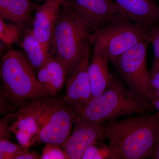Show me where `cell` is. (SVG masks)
I'll list each match as a JSON object with an SVG mask.
<instances>
[{"label": "cell", "mask_w": 159, "mask_h": 159, "mask_svg": "<svg viewBox=\"0 0 159 159\" xmlns=\"http://www.w3.org/2000/svg\"><path fill=\"white\" fill-rule=\"evenodd\" d=\"M104 129L115 159L147 158L159 138V111L106 122Z\"/></svg>", "instance_id": "obj_1"}, {"label": "cell", "mask_w": 159, "mask_h": 159, "mask_svg": "<svg viewBox=\"0 0 159 159\" xmlns=\"http://www.w3.org/2000/svg\"><path fill=\"white\" fill-rule=\"evenodd\" d=\"M78 116L87 121L106 122L133 115L150 114L154 107L133 95L115 75L103 92L88 103L74 106Z\"/></svg>", "instance_id": "obj_2"}, {"label": "cell", "mask_w": 159, "mask_h": 159, "mask_svg": "<svg viewBox=\"0 0 159 159\" xmlns=\"http://www.w3.org/2000/svg\"><path fill=\"white\" fill-rule=\"evenodd\" d=\"M93 32L66 0L54 29L52 47L54 57L63 66L67 77L75 71L91 50Z\"/></svg>", "instance_id": "obj_3"}, {"label": "cell", "mask_w": 159, "mask_h": 159, "mask_svg": "<svg viewBox=\"0 0 159 159\" xmlns=\"http://www.w3.org/2000/svg\"><path fill=\"white\" fill-rule=\"evenodd\" d=\"M35 73L21 51L11 50L3 57L0 77L8 99L16 108H22L35 99L50 97Z\"/></svg>", "instance_id": "obj_4"}, {"label": "cell", "mask_w": 159, "mask_h": 159, "mask_svg": "<svg viewBox=\"0 0 159 159\" xmlns=\"http://www.w3.org/2000/svg\"><path fill=\"white\" fill-rule=\"evenodd\" d=\"M36 100L41 125L37 143L56 144L62 148L78 115L76 109L66 104L63 97H42Z\"/></svg>", "instance_id": "obj_5"}, {"label": "cell", "mask_w": 159, "mask_h": 159, "mask_svg": "<svg viewBox=\"0 0 159 159\" xmlns=\"http://www.w3.org/2000/svg\"><path fill=\"white\" fill-rule=\"evenodd\" d=\"M147 29L119 14L105 27L93 32L91 44L102 51L113 63L125 52L148 38Z\"/></svg>", "instance_id": "obj_6"}, {"label": "cell", "mask_w": 159, "mask_h": 159, "mask_svg": "<svg viewBox=\"0 0 159 159\" xmlns=\"http://www.w3.org/2000/svg\"><path fill=\"white\" fill-rule=\"evenodd\" d=\"M149 44L148 38L144 39L112 63L129 90L136 97L148 102L152 94L150 71L147 65Z\"/></svg>", "instance_id": "obj_7"}, {"label": "cell", "mask_w": 159, "mask_h": 159, "mask_svg": "<svg viewBox=\"0 0 159 159\" xmlns=\"http://www.w3.org/2000/svg\"><path fill=\"white\" fill-rule=\"evenodd\" d=\"M105 123L89 122L77 115L72 132L62 148L70 159H81L89 146L105 140Z\"/></svg>", "instance_id": "obj_8"}, {"label": "cell", "mask_w": 159, "mask_h": 159, "mask_svg": "<svg viewBox=\"0 0 159 159\" xmlns=\"http://www.w3.org/2000/svg\"><path fill=\"white\" fill-rule=\"evenodd\" d=\"M8 116L9 129L19 144L29 148L37 143L41 125L36 99Z\"/></svg>", "instance_id": "obj_9"}, {"label": "cell", "mask_w": 159, "mask_h": 159, "mask_svg": "<svg viewBox=\"0 0 159 159\" xmlns=\"http://www.w3.org/2000/svg\"><path fill=\"white\" fill-rule=\"evenodd\" d=\"M93 32L102 29L119 15L114 0H66Z\"/></svg>", "instance_id": "obj_10"}, {"label": "cell", "mask_w": 159, "mask_h": 159, "mask_svg": "<svg viewBox=\"0 0 159 159\" xmlns=\"http://www.w3.org/2000/svg\"><path fill=\"white\" fill-rule=\"evenodd\" d=\"M66 0H46L35 11L32 33L46 51L52 45L53 34L61 8Z\"/></svg>", "instance_id": "obj_11"}, {"label": "cell", "mask_w": 159, "mask_h": 159, "mask_svg": "<svg viewBox=\"0 0 159 159\" xmlns=\"http://www.w3.org/2000/svg\"><path fill=\"white\" fill-rule=\"evenodd\" d=\"M90 51H88L77 69L67 77L66 90L63 101L67 105H82L93 99L88 74Z\"/></svg>", "instance_id": "obj_12"}, {"label": "cell", "mask_w": 159, "mask_h": 159, "mask_svg": "<svg viewBox=\"0 0 159 159\" xmlns=\"http://www.w3.org/2000/svg\"><path fill=\"white\" fill-rule=\"evenodd\" d=\"M119 14L135 24L148 28L159 25V5L155 0H114Z\"/></svg>", "instance_id": "obj_13"}, {"label": "cell", "mask_w": 159, "mask_h": 159, "mask_svg": "<svg viewBox=\"0 0 159 159\" xmlns=\"http://www.w3.org/2000/svg\"><path fill=\"white\" fill-rule=\"evenodd\" d=\"M40 5L31 0H0V17L14 24L21 31L33 25L34 10Z\"/></svg>", "instance_id": "obj_14"}, {"label": "cell", "mask_w": 159, "mask_h": 159, "mask_svg": "<svg viewBox=\"0 0 159 159\" xmlns=\"http://www.w3.org/2000/svg\"><path fill=\"white\" fill-rule=\"evenodd\" d=\"M36 74L39 80L49 97H57L67 79L66 72L63 66L51 54Z\"/></svg>", "instance_id": "obj_15"}, {"label": "cell", "mask_w": 159, "mask_h": 159, "mask_svg": "<svg viewBox=\"0 0 159 159\" xmlns=\"http://www.w3.org/2000/svg\"><path fill=\"white\" fill-rule=\"evenodd\" d=\"M109 61L102 51L93 48V58L88 68L93 98L102 93L110 82L113 74L109 69Z\"/></svg>", "instance_id": "obj_16"}, {"label": "cell", "mask_w": 159, "mask_h": 159, "mask_svg": "<svg viewBox=\"0 0 159 159\" xmlns=\"http://www.w3.org/2000/svg\"><path fill=\"white\" fill-rule=\"evenodd\" d=\"M22 47L26 57L36 72L44 65L51 54L34 37L31 30L27 32L24 38Z\"/></svg>", "instance_id": "obj_17"}, {"label": "cell", "mask_w": 159, "mask_h": 159, "mask_svg": "<svg viewBox=\"0 0 159 159\" xmlns=\"http://www.w3.org/2000/svg\"><path fill=\"white\" fill-rule=\"evenodd\" d=\"M82 159H115L113 151L109 145L97 142L87 148Z\"/></svg>", "instance_id": "obj_18"}, {"label": "cell", "mask_w": 159, "mask_h": 159, "mask_svg": "<svg viewBox=\"0 0 159 159\" xmlns=\"http://www.w3.org/2000/svg\"><path fill=\"white\" fill-rule=\"evenodd\" d=\"M29 148L19 143H12L9 139H0V159H16Z\"/></svg>", "instance_id": "obj_19"}, {"label": "cell", "mask_w": 159, "mask_h": 159, "mask_svg": "<svg viewBox=\"0 0 159 159\" xmlns=\"http://www.w3.org/2000/svg\"><path fill=\"white\" fill-rule=\"evenodd\" d=\"M20 30L12 23H7L0 17V39L7 45H11L18 39Z\"/></svg>", "instance_id": "obj_20"}, {"label": "cell", "mask_w": 159, "mask_h": 159, "mask_svg": "<svg viewBox=\"0 0 159 159\" xmlns=\"http://www.w3.org/2000/svg\"><path fill=\"white\" fill-rule=\"evenodd\" d=\"M147 38L153 48L154 59L149 71L159 68V25L150 26L147 29Z\"/></svg>", "instance_id": "obj_21"}, {"label": "cell", "mask_w": 159, "mask_h": 159, "mask_svg": "<svg viewBox=\"0 0 159 159\" xmlns=\"http://www.w3.org/2000/svg\"><path fill=\"white\" fill-rule=\"evenodd\" d=\"M54 144H46L42 148L41 159H70L65 149Z\"/></svg>", "instance_id": "obj_22"}, {"label": "cell", "mask_w": 159, "mask_h": 159, "mask_svg": "<svg viewBox=\"0 0 159 159\" xmlns=\"http://www.w3.org/2000/svg\"><path fill=\"white\" fill-rule=\"evenodd\" d=\"M19 109L16 108L11 104L8 99L6 91L3 86L0 89V112L4 117L14 113Z\"/></svg>", "instance_id": "obj_23"}, {"label": "cell", "mask_w": 159, "mask_h": 159, "mask_svg": "<svg viewBox=\"0 0 159 159\" xmlns=\"http://www.w3.org/2000/svg\"><path fill=\"white\" fill-rule=\"evenodd\" d=\"M11 132L9 129V118L8 116L1 119L0 122V139H11Z\"/></svg>", "instance_id": "obj_24"}, {"label": "cell", "mask_w": 159, "mask_h": 159, "mask_svg": "<svg viewBox=\"0 0 159 159\" xmlns=\"http://www.w3.org/2000/svg\"><path fill=\"white\" fill-rule=\"evenodd\" d=\"M150 83L153 92H159V68L150 71Z\"/></svg>", "instance_id": "obj_25"}, {"label": "cell", "mask_w": 159, "mask_h": 159, "mask_svg": "<svg viewBox=\"0 0 159 159\" xmlns=\"http://www.w3.org/2000/svg\"><path fill=\"white\" fill-rule=\"evenodd\" d=\"M41 155L34 151L28 150L17 157L16 159H39Z\"/></svg>", "instance_id": "obj_26"}, {"label": "cell", "mask_w": 159, "mask_h": 159, "mask_svg": "<svg viewBox=\"0 0 159 159\" xmlns=\"http://www.w3.org/2000/svg\"><path fill=\"white\" fill-rule=\"evenodd\" d=\"M147 158L159 159V138L148 155Z\"/></svg>", "instance_id": "obj_27"}, {"label": "cell", "mask_w": 159, "mask_h": 159, "mask_svg": "<svg viewBox=\"0 0 159 159\" xmlns=\"http://www.w3.org/2000/svg\"><path fill=\"white\" fill-rule=\"evenodd\" d=\"M150 102L154 108L159 111V92H152Z\"/></svg>", "instance_id": "obj_28"}, {"label": "cell", "mask_w": 159, "mask_h": 159, "mask_svg": "<svg viewBox=\"0 0 159 159\" xmlns=\"http://www.w3.org/2000/svg\"><path fill=\"white\" fill-rule=\"evenodd\" d=\"M156 1L157 2L159 3V0H156Z\"/></svg>", "instance_id": "obj_29"}, {"label": "cell", "mask_w": 159, "mask_h": 159, "mask_svg": "<svg viewBox=\"0 0 159 159\" xmlns=\"http://www.w3.org/2000/svg\"><path fill=\"white\" fill-rule=\"evenodd\" d=\"M39 1H43V0H39ZM45 1H46V0H45Z\"/></svg>", "instance_id": "obj_30"}]
</instances>
